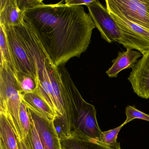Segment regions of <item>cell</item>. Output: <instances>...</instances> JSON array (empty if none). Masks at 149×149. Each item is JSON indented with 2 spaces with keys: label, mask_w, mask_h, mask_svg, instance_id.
I'll use <instances>...</instances> for the list:
<instances>
[{
  "label": "cell",
  "mask_w": 149,
  "mask_h": 149,
  "mask_svg": "<svg viewBox=\"0 0 149 149\" xmlns=\"http://www.w3.org/2000/svg\"><path fill=\"white\" fill-rule=\"evenodd\" d=\"M62 2L43 3L23 14L24 22L58 67L64 66L71 58L79 57L87 50L96 27L82 6H68Z\"/></svg>",
  "instance_id": "obj_1"
},
{
  "label": "cell",
  "mask_w": 149,
  "mask_h": 149,
  "mask_svg": "<svg viewBox=\"0 0 149 149\" xmlns=\"http://www.w3.org/2000/svg\"><path fill=\"white\" fill-rule=\"evenodd\" d=\"M15 28L36 71L38 83L35 91L56 112L52 84L61 80L60 69L53 63L35 35L25 22L22 26Z\"/></svg>",
  "instance_id": "obj_2"
},
{
  "label": "cell",
  "mask_w": 149,
  "mask_h": 149,
  "mask_svg": "<svg viewBox=\"0 0 149 149\" xmlns=\"http://www.w3.org/2000/svg\"><path fill=\"white\" fill-rule=\"evenodd\" d=\"M23 91L17 75L6 61L0 62V115L7 119L17 139H24L19 113Z\"/></svg>",
  "instance_id": "obj_3"
},
{
  "label": "cell",
  "mask_w": 149,
  "mask_h": 149,
  "mask_svg": "<svg viewBox=\"0 0 149 149\" xmlns=\"http://www.w3.org/2000/svg\"><path fill=\"white\" fill-rule=\"evenodd\" d=\"M62 83L61 100L58 117L54 124L60 139L69 138L75 129L79 109L84 99L75 86L64 66L59 67Z\"/></svg>",
  "instance_id": "obj_4"
},
{
  "label": "cell",
  "mask_w": 149,
  "mask_h": 149,
  "mask_svg": "<svg viewBox=\"0 0 149 149\" xmlns=\"http://www.w3.org/2000/svg\"><path fill=\"white\" fill-rule=\"evenodd\" d=\"M106 8L149 31V0H106Z\"/></svg>",
  "instance_id": "obj_5"
},
{
  "label": "cell",
  "mask_w": 149,
  "mask_h": 149,
  "mask_svg": "<svg viewBox=\"0 0 149 149\" xmlns=\"http://www.w3.org/2000/svg\"><path fill=\"white\" fill-rule=\"evenodd\" d=\"M108 10V9H107ZM120 30L118 43L126 49H136L142 53L149 50V31L123 17L108 10Z\"/></svg>",
  "instance_id": "obj_6"
},
{
  "label": "cell",
  "mask_w": 149,
  "mask_h": 149,
  "mask_svg": "<svg viewBox=\"0 0 149 149\" xmlns=\"http://www.w3.org/2000/svg\"><path fill=\"white\" fill-rule=\"evenodd\" d=\"M102 132L97 123L95 106L84 100L70 137L93 139L101 143Z\"/></svg>",
  "instance_id": "obj_7"
},
{
  "label": "cell",
  "mask_w": 149,
  "mask_h": 149,
  "mask_svg": "<svg viewBox=\"0 0 149 149\" xmlns=\"http://www.w3.org/2000/svg\"><path fill=\"white\" fill-rule=\"evenodd\" d=\"M2 26L6 33L10 54L17 74L20 73L31 76L38 83L35 68L15 27Z\"/></svg>",
  "instance_id": "obj_8"
},
{
  "label": "cell",
  "mask_w": 149,
  "mask_h": 149,
  "mask_svg": "<svg viewBox=\"0 0 149 149\" xmlns=\"http://www.w3.org/2000/svg\"><path fill=\"white\" fill-rule=\"evenodd\" d=\"M91 17L102 38L109 43L116 42L121 38L120 30L116 21L104 6L97 0L87 6Z\"/></svg>",
  "instance_id": "obj_9"
},
{
  "label": "cell",
  "mask_w": 149,
  "mask_h": 149,
  "mask_svg": "<svg viewBox=\"0 0 149 149\" xmlns=\"http://www.w3.org/2000/svg\"><path fill=\"white\" fill-rule=\"evenodd\" d=\"M128 80L134 92L141 98H149V50L143 54L142 58L132 68Z\"/></svg>",
  "instance_id": "obj_10"
},
{
  "label": "cell",
  "mask_w": 149,
  "mask_h": 149,
  "mask_svg": "<svg viewBox=\"0 0 149 149\" xmlns=\"http://www.w3.org/2000/svg\"><path fill=\"white\" fill-rule=\"evenodd\" d=\"M44 149H61V139L54 121H49L28 109Z\"/></svg>",
  "instance_id": "obj_11"
},
{
  "label": "cell",
  "mask_w": 149,
  "mask_h": 149,
  "mask_svg": "<svg viewBox=\"0 0 149 149\" xmlns=\"http://www.w3.org/2000/svg\"><path fill=\"white\" fill-rule=\"evenodd\" d=\"M0 25L4 26H20L24 23L23 13L17 0H0Z\"/></svg>",
  "instance_id": "obj_12"
},
{
  "label": "cell",
  "mask_w": 149,
  "mask_h": 149,
  "mask_svg": "<svg viewBox=\"0 0 149 149\" xmlns=\"http://www.w3.org/2000/svg\"><path fill=\"white\" fill-rule=\"evenodd\" d=\"M22 102L28 109L46 119L54 122L57 118V114L36 91L24 94Z\"/></svg>",
  "instance_id": "obj_13"
},
{
  "label": "cell",
  "mask_w": 149,
  "mask_h": 149,
  "mask_svg": "<svg viewBox=\"0 0 149 149\" xmlns=\"http://www.w3.org/2000/svg\"><path fill=\"white\" fill-rule=\"evenodd\" d=\"M142 56L139 51L130 49H126L125 51L119 52L117 57L111 61L113 64L106 71V74L110 78H116L122 70L132 68L139 58Z\"/></svg>",
  "instance_id": "obj_14"
},
{
  "label": "cell",
  "mask_w": 149,
  "mask_h": 149,
  "mask_svg": "<svg viewBox=\"0 0 149 149\" xmlns=\"http://www.w3.org/2000/svg\"><path fill=\"white\" fill-rule=\"evenodd\" d=\"M62 149H122L121 146L111 148L93 139L70 137L61 139Z\"/></svg>",
  "instance_id": "obj_15"
},
{
  "label": "cell",
  "mask_w": 149,
  "mask_h": 149,
  "mask_svg": "<svg viewBox=\"0 0 149 149\" xmlns=\"http://www.w3.org/2000/svg\"><path fill=\"white\" fill-rule=\"evenodd\" d=\"M0 142L4 149H19L17 138L7 119L0 115Z\"/></svg>",
  "instance_id": "obj_16"
},
{
  "label": "cell",
  "mask_w": 149,
  "mask_h": 149,
  "mask_svg": "<svg viewBox=\"0 0 149 149\" xmlns=\"http://www.w3.org/2000/svg\"><path fill=\"white\" fill-rule=\"evenodd\" d=\"M0 54L1 61H6L17 75V71L15 68L10 54L6 33L2 25H0Z\"/></svg>",
  "instance_id": "obj_17"
},
{
  "label": "cell",
  "mask_w": 149,
  "mask_h": 149,
  "mask_svg": "<svg viewBox=\"0 0 149 149\" xmlns=\"http://www.w3.org/2000/svg\"><path fill=\"white\" fill-rule=\"evenodd\" d=\"M122 125L115 129L106 131L102 132L101 136V143L108 147L116 148L120 146V143L117 142L118 136L122 127L124 125Z\"/></svg>",
  "instance_id": "obj_18"
},
{
  "label": "cell",
  "mask_w": 149,
  "mask_h": 149,
  "mask_svg": "<svg viewBox=\"0 0 149 149\" xmlns=\"http://www.w3.org/2000/svg\"><path fill=\"white\" fill-rule=\"evenodd\" d=\"M18 80L24 94L34 92L37 88V83L34 77L29 75L19 73Z\"/></svg>",
  "instance_id": "obj_19"
},
{
  "label": "cell",
  "mask_w": 149,
  "mask_h": 149,
  "mask_svg": "<svg viewBox=\"0 0 149 149\" xmlns=\"http://www.w3.org/2000/svg\"><path fill=\"white\" fill-rule=\"evenodd\" d=\"M20 123L24 139L26 137L30 132L31 122L28 109L23 102L21 105L19 113Z\"/></svg>",
  "instance_id": "obj_20"
},
{
  "label": "cell",
  "mask_w": 149,
  "mask_h": 149,
  "mask_svg": "<svg viewBox=\"0 0 149 149\" xmlns=\"http://www.w3.org/2000/svg\"><path fill=\"white\" fill-rule=\"evenodd\" d=\"M125 114L126 118L123 123L124 125L136 118L149 122V114L140 111L137 109L135 106L128 105L125 108Z\"/></svg>",
  "instance_id": "obj_21"
},
{
  "label": "cell",
  "mask_w": 149,
  "mask_h": 149,
  "mask_svg": "<svg viewBox=\"0 0 149 149\" xmlns=\"http://www.w3.org/2000/svg\"><path fill=\"white\" fill-rule=\"evenodd\" d=\"M31 129L26 137L30 147L32 149H44L37 130L31 120Z\"/></svg>",
  "instance_id": "obj_22"
},
{
  "label": "cell",
  "mask_w": 149,
  "mask_h": 149,
  "mask_svg": "<svg viewBox=\"0 0 149 149\" xmlns=\"http://www.w3.org/2000/svg\"><path fill=\"white\" fill-rule=\"evenodd\" d=\"M42 0H17V4L24 13L26 10L43 3Z\"/></svg>",
  "instance_id": "obj_23"
},
{
  "label": "cell",
  "mask_w": 149,
  "mask_h": 149,
  "mask_svg": "<svg viewBox=\"0 0 149 149\" xmlns=\"http://www.w3.org/2000/svg\"><path fill=\"white\" fill-rule=\"evenodd\" d=\"M95 0H66L65 4L68 6H88L92 3Z\"/></svg>",
  "instance_id": "obj_24"
},
{
  "label": "cell",
  "mask_w": 149,
  "mask_h": 149,
  "mask_svg": "<svg viewBox=\"0 0 149 149\" xmlns=\"http://www.w3.org/2000/svg\"><path fill=\"white\" fill-rule=\"evenodd\" d=\"M17 142L19 149H32L27 137L22 140L17 139Z\"/></svg>",
  "instance_id": "obj_25"
},
{
  "label": "cell",
  "mask_w": 149,
  "mask_h": 149,
  "mask_svg": "<svg viewBox=\"0 0 149 149\" xmlns=\"http://www.w3.org/2000/svg\"><path fill=\"white\" fill-rule=\"evenodd\" d=\"M0 149H4V146L1 142H0Z\"/></svg>",
  "instance_id": "obj_26"
},
{
  "label": "cell",
  "mask_w": 149,
  "mask_h": 149,
  "mask_svg": "<svg viewBox=\"0 0 149 149\" xmlns=\"http://www.w3.org/2000/svg\"></svg>",
  "instance_id": "obj_27"
}]
</instances>
